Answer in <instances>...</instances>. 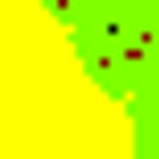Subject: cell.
I'll return each instance as SVG.
<instances>
[{"mask_svg": "<svg viewBox=\"0 0 159 159\" xmlns=\"http://www.w3.org/2000/svg\"><path fill=\"white\" fill-rule=\"evenodd\" d=\"M0 159H134L117 101L34 0H0Z\"/></svg>", "mask_w": 159, "mask_h": 159, "instance_id": "cell-1", "label": "cell"}]
</instances>
